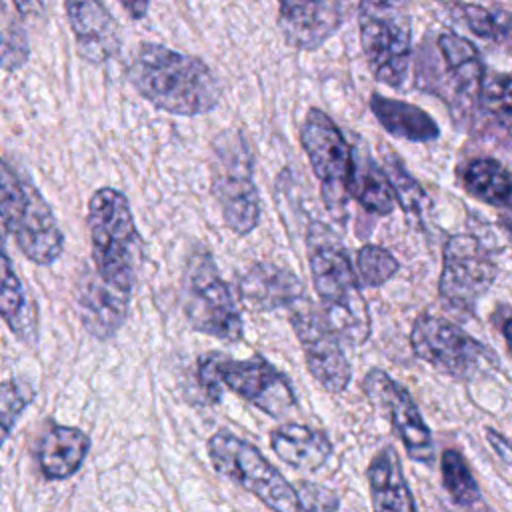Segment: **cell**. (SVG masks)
Here are the masks:
<instances>
[{
	"label": "cell",
	"mask_w": 512,
	"mask_h": 512,
	"mask_svg": "<svg viewBox=\"0 0 512 512\" xmlns=\"http://www.w3.org/2000/svg\"><path fill=\"white\" fill-rule=\"evenodd\" d=\"M126 74L144 100L168 114H208L222 96L218 78L202 58L156 42L138 46Z\"/></svg>",
	"instance_id": "cell-1"
},
{
	"label": "cell",
	"mask_w": 512,
	"mask_h": 512,
	"mask_svg": "<svg viewBox=\"0 0 512 512\" xmlns=\"http://www.w3.org/2000/svg\"><path fill=\"white\" fill-rule=\"evenodd\" d=\"M306 248L312 284L328 324L348 344H364L370 338V310L348 252L322 222L308 228Z\"/></svg>",
	"instance_id": "cell-2"
},
{
	"label": "cell",
	"mask_w": 512,
	"mask_h": 512,
	"mask_svg": "<svg viewBox=\"0 0 512 512\" xmlns=\"http://www.w3.org/2000/svg\"><path fill=\"white\" fill-rule=\"evenodd\" d=\"M88 234L94 274L110 288L132 296L142 262V240L128 198L110 186L88 200Z\"/></svg>",
	"instance_id": "cell-3"
},
{
	"label": "cell",
	"mask_w": 512,
	"mask_h": 512,
	"mask_svg": "<svg viewBox=\"0 0 512 512\" xmlns=\"http://www.w3.org/2000/svg\"><path fill=\"white\" fill-rule=\"evenodd\" d=\"M0 216L4 234L12 236L20 252L34 264L48 266L64 250V234L40 190L20 174L8 158L2 160Z\"/></svg>",
	"instance_id": "cell-4"
},
{
	"label": "cell",
	"mask_w": 512,
	"mask_h": 512,
	"mask_svg": "<svg viewBox=\"0 0 512 512\" xmlns=\"http://www.w3.org/2000/svg\"><path fill=\"white\" fill-rule=\"evenodd\" d=\"M198 382L210 402H218L222 388H228L272 418H282L296 408L290 380L258 354L238 360L208 352L198 360Z\"/></svg>",
	"instance_id": "cell-5"
},
{
	"label": "cell",
	"mask_w": 512,
	"mask_h": 512,
	"mask_svg": "<svg viewBox=\"0 0 512 512\" xmlns=\"http://www.w3.org/2000/svg\"><path fill=\"white\" fill-rule=\"evenodd\" d=\"M178 298L192 330L224 342L242 340L240 294L220 276L208 250H194L188 256Z\"/></svg>",
	"instance_id": "cell-6"
},
{
	"label": "cell",
	"mask_w": 512,
	"mask_h": 512,
	"mask_svg": "<svg viewBox=\"0 0 512 512\" xmlns=\"http://www.w3.org/2000/svg\"><path fill=\"white\" fill-rule=\"evenodd\" d=\"M210 190L224 224L236 236H246L258 226L260 198L254 184V158L240 130L216 136L210 156Z\"/></svg>",
	"instance_id": "cell-7"
},
{
	"label": "cell",
	"mask_w": 512,
	"mask_h": 512,
	"mask_svg": "<svg viewBox=\"0 0 512 512\" xmlns=\"http://www.w3.org/2000/svg\"><path fill=\"white\" fill-rule=\"evenodd\" d=\"M300 144L320 184L322 202L328 214L344 224L348 218L346 206L352 198L354 148L348 144L336 122L320 108L308 110L300 128Z\"/></svg>",
	"instance_id": "cell-8"
},
{
	"label": "cell",
	"mask_w": 512,
	"mask_h": 512,
	"mask_svg": "<svg viewBox=\"0 0 512 512\" xmlns=\"http://www.w3.org/2000/svg\"><path fill=\"white\" fill-rule=\"evenodd\" d=\"M206 450L222 476L254 494L272 512H300L296 488L254 444L228 430H218L208 438Z\"/></svg>",
	"instance_id": "cell-9"
},
{
	"label": "cell",
	"mask_w": 512,
	"mask_h": 512,
	"mask_svg": "<svg viewBox=\"0 0 512 512\" xmlns=\"http://www.w3.org/2000/svg\"><path fill=\"white\" fill-rule=\"evenodd\" d=\"M358 28L360 46L372 76L386 86H402L412 52L406 10L394 2H360Z\"/></svg>",
	"instance_id": "cell-10"
},
{
	"label": "cell",
	"mask_w": 512,
	"mask_h": 512,
	"mask_svg": "<svg viewBox=\"0 0 512 512\" xmlns=\"http://www.w3.org/2000/svg\"><path fill=\"white\" fill-rule=\"evenodd\" d=\"M414 354L452 378H470L486 368L496 366L490 348L468 336L450 320L420 314L410 332Z\"/></svg>",
	"instance_id": "cell-11"
},
{
	"label": "cell",
	"mask_w": 512,
	"mask_h": 512,
	"mask_svg": "<svg viewBox=\"0 0 512 512\" xmlns=\"http://www.w3.org/2000/svg\"><path fill=\"white\" fill-rule=\"evenodd\" d=\"M292 330L304 350V360L312 378L330 394H340L352 378L350 362L340 346V338L326 316L310 306L308 298L290 312Z\"/></svg>",
	"instance_id": "cell-12"
},
{
	"label": "cell",
	"mask_w": 512,
	"mask_h": 512,
	"mask_svg": "<svg viewBox=\"0 0 512 512\" xmlns=\"http://www.w3.org/2000/svg\"><path fill=\"white\" fill-rule=\"evenodd\" d=\"M496 264L486 246L472 234L448 238L442 256L440 296L454 308L468 310L492 286Z\"/></svg>",
	"instance_id": "cell-13"
},
{
	"label": "cell",
	"mask_w": 512,
	"mask_h": 512,
	"mask_svg": "<svg viewBox=\"0 0 512 512\" xmlns=\"http://www.w3.org/2000/svg\"><path fill=\"white\" fill-rule=\"evenodd\" d=\"M362 390L388 416L406 454L414 462L430 464L434 460V440L410 392L380 368H372L364 376Z\"/></svg>",
	"instance_id": "cell-14"
},
{
	"label": "cell",
	"mask_w": 512,
	"mask_h": 512,
	"mask_svg": "<svg viewBox=\"0 0 512 512\" xmlns=\"http://www.w3.org/2000/svg\"><path fill=\"white\" fill-rule=\"evenodd\" d=\"M350 10L346 2L286 0L278 6V26L292 48L316 50L342 26Z\"/></svg>",
	"instance_id": "cell-15"
},
{
	"label": "cell",
	"mask_w": 512,
	"mask_h": 512,
	"mask_svg": "<svg viewBox=\"0 0 512 512\" xmlns=\"http://www.w3.org/2000/svg\"><path fill=\"white\" fill-rule=\"evenodd\" d=\"M64 10L68 14V24L80 58L90 64H102L118 54L122 44L120 24L102 2L68 0Z\"/></svg>",
	"instance_id": "cell-16"
},
{
	"label": "cell",
	"mask_w": 512,
	"mask_h": 512,
	"mask_svg": "<svg viewBox=\"0 0 512 512\" xmlns=\"http://www.w3.org/2000/svg\"><path fill=\"white\" fill-rule=\"evenodd\" d=\"M130 298L104 284L92 270H84L76 286V304L86 332L98 340L112 338L128 316Z\"/></svg>",
	"instance_id": "cell-17"
},
{
	"label": "cell",
	"mask_w": 512,
	"mask_h": 512,
	"mask_svg": "<svg viewBox=\"0 0 512 512\" xmlns=\"http://www.w3.org/2000/svg\"><path fill=\"white\" fill-rule=\"evenodd\" d=\"M238 294L242 302L258 312L294 308L306 300L300 278L294 272L272 262L252 264L240 276Z\"/></svg>",
	"instance_id": "cell-18"
},
{
	"label": "cell",
	"mask_w": 512,
	"mask_h": 512,
	"mask_svg": "<svg viewBox=\"0 0 512 512\" xmlns=\"http://www.w3.org/2000/svg\"><path fill=\"white\" fill-rule=\"evenodd\" d=\"M90 450V438L76 426L50 424L36 446V460L46 480H64L78 472Z\"/></svg>",
	"instance_id": "cell-19"
},
{
	"label": "cell",
	"mask_w": 512,
	"mask_h": 512,
	"mask_svg": "<svg viewBox=\"0 0 512 512\" xmlns=\"http://www.w3.org/2000/svg\"><path fill=\"white\" fill-rule=\"evenodd\" d=\"M366 474L374 512H418L394 446L380 448Z\"/></svg>",
	"instance_id": "cell-20"
},
{
	"label": "cell",
	"mask_w": 512,
	"mask_h": 512,
	"mask_svg": "<svg viewBox=\"0 0 512 512\" xmlns=\"http://www.w3.org/2000/svg\"><path fill=\"white\" fill-rule=\"evenodd\" d=\"M270 446L276 456L296 470H318L332 454L330 438L316 428L286 422L270 432Z\"/></svg>",
	"instance_id": "cell-21"
},
{
	"label": "cell",
	"mask_w": 512,
	"mask_h": 512,
	"mask_svg": "<svg viewBox=\"0 0 512 512\" xmlns=\"http://www.w3.org/2000/svg\"><path fill=\"white\" fill-rule=\"evenodd\" d=\"M0 312L12 334L24 344L38 340V308L14 270L8 250H2V284H0Z\"/></svg>",
	"instance_id": "cell-22"
},
{
	"label": "cell",
	"mask_w": 512,
	"mask_h": 512,
	"mask_svg": "<svg viewBox=\"0 0 512 512\" xmlns=\"http://www.w3.org/2000/svg\"><path fill=\"white\" fill-rule=\"evenodd\" d=\"M370 110L378 124L396 138L410 142H430L436 140L440 134L434 118L410 102L372 94Z\"/></svg>",
	"instance_id": "cell-23"
},
{
	"label": "cell",
	"mask_w": 512,
	"mask_h": 512,
	"mask_svg": "<svg viewBox=\"0 0 512 512\" xmlns=\"http://www.w3.org/2000/svg\"><path fill=\"white\" fill-rule=\"evenodd\" d=\"M350 196L364 210L378 216L390 214L396 204V196L384 168L376 164L364 146L354 148V178Z\"/></svg>",
	"instance_id": "cell-24"
},
{
	"label": "cell",
	"mask_w": 512,
	"mask_h": 512,
	"mask_svg": "<svg viewBox=\"0 0 512 512\" xmlns=\"http://www.w3.org/2000/svg\"><path fill=\"white\" fill-rule=\"evenodd\" d=\"M438 48L446 62V70L456 84V90L466 96H478L484 88V64L472 42L444 32L438 36Z\"/></svg>",
	"instance_id": "cell-25"
},
{
	"label": "cell",
	"mask_w": 512,
	"mask_h": 512,
	"mask_svg": "<svg viewBox=\"0 0 512 512\" xmlns=\"http://www.w3.org/2000/svg\"><path fill=\"white\" fill-rule=\"evenodd\" d=\"M462 184L468 194L486 204H512V174L494 158L470 160L462 170Z\"/></svg>",
	"instance_id": "cell-26"
},
{
	"label": "cell",
	"mask_w": 512,
	"mask_h": 512,
	"mask_svg": "<svg viewBox=\"0 0 512 512\" xmlns=\"http://www.w3.org/2000/svg\"><path fill=\"white\" fill-rule=\"evenodd\" d=\"M440 470H442V484L458 506L472 508L480 502L478 482L470 466L466 464L464 456L458 450L448 448L442 452Z\"/></svg>",
	"instance_id": "cell-27"
},
{
	"label": "cell",
	"mask_w": 512,
	"mask_h": 512,
	"mask_svg": "<svg viewBox=\"0 0 512 512\" xmlns=\"http://www.w3.org/2000/svg\"><path fill=\"white\" fill-rule=\"evenodd\" d=\"M356 268L362 282L370 288L386 284L400 268L398 260L390 250L378 244H364L356 252Z\"/></svg>",
	"instance_id": "cell-28"
},
{
	"label": "cell",
	"mask_w": 512,
	"mask_h": 512,
	"mask_svg": "<svg viewBox=\"0 0 512 512\" xmlns=\"http://www.w3.org/2000/svg\"><path fill=\"white\" fill-rule=\"evenodd\" d=\"M462 20L480 38L502 40L512 32V14L504 10H490L478 4L460 6Z\"/></svg>",
	"instance_id": "cell-29"
},
{
	"label": "cell",
	"mask_w": 512,
	"mask_h": 512,
	"mask_svg": "<svg viewBox=\"0 0 512 512\" xmlns=\"http://www.w3.org/2000/svg\"><path fill=\"white\" fill-rule=\"evenodd\" d=\"M384 172L392 184V190L400 208L406 214H422L426 204V194L422 186L412 178V174L402 166V162L394 156L388 158L384 164Z\"/></svg>",
	"instance_id": "cell-30"
},
{
	"label": "cell",
	"mask_w": 512,
	"mask_h": 512,
	"mask_svg": "<svg viewBox=\"0 0 512 512\" xmlns=\"http://www.w3.org/2000/svg\"><path fill=\"white\" fill-rule=\"evenodd\" d=\"M30 54L28 38L20 22L8 14V4H2V68L6 72L18 70L26 64Z\"/></svg>",
	"instance_id": "cell-31"
},
{
	"label": "cell",
	"mask_w": 512,
	"mask_h": 512,
	"mask_svg": "<svg viewBox=\"0 0 512 512\" xmlns=\"http://www.w3.org/2000/svg\"><path fill=\"white\" fill-rule=\"evenodd\" d=\"M34 392L24 388L20 382L8 378L0 386V420H2V442L8 440L16 420L32 402Z\"/></svg>",
	"instance_id": "cell-32"
},
{
	"label": "cell",
	"mask_w": 512,
	"mask_h": 512,
	"mask_svg": "<svg viewBox=\"0 0 512 512\" xmlns=\"http://www.w3.org/2000/svg\"><path fill=\"white\" fill-rule=\"evenodd\" d=\"M480 96L488 114L498 124L512 130V78L498 76L494 80H488Z\"/></svg>",
	"instance_id": "cell-33"
},
{
	"label": "cell",
	"mask_w": 512,
	"mask_h": 512,
	"mask_svg": "<svg viewBox=\"0 0 512 512\" xmlns=\"http://www.w3.org/2000/svg\"><path fill=\"white\" fill-rule=\"evenodd\" d=\"M300 512H338L340 508V498L336 492L330 488L310 482V480H300L294 484Z\"/></svg>",
	"instance_id": "cell-34"
},
{
	"label": "cell",
	"mask_w": 512,
	"mask_h": 512,
	"mask_svg": "<svg viewBox=\"0 0 512 512\" xmlns=\"http://www.w3.org/2000/svg\"><path fill=\"white\" fill-rule=\"evenodd\" d=\"M486 436H488L490 444L494 446V450H496L504 460L512 462V446H510L504 438H500V436L496 434V430H488V432H486Z\"/></svg>",
	"instance_id": "cell-35"
},
{
	"label": "cell",
	"mask_w": 512,
	"mask_h": 512,
	"mask_svg": "<svg viewBox=\"0 0 512 512\" xmlns=\"http://www.w3.org/2000/svg\"><path fill=\"white\" fill-rule=\"evenodd\" d=\"M122 8H124L126 12H130L132 18L140 20V18H144V14H146V10H148V4H146V2H122Z\"/></svg>",
	"instance_id": "cell-36"
},
{
	"label": "cell",
	"mask_w": 512,
	"mask_h": 512,
	"mask_svg": "<svg viewBox=\"0 0 512 512\" xmlns=\"http://www.w3.org/2000/svg\"><path fill=\"white\" fill-rule=\"evenodd\" d=\"M502 334H504L508 352L512 354V312H510V314L504 318V322H502Z\"/></svg>",
	"instance_id": "cell-37"
}]
</instances>
